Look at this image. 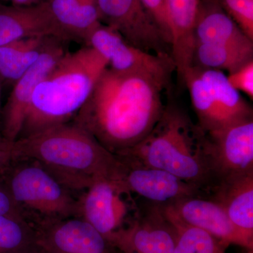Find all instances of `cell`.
<instances>
[{"label": "cell", "instance_id": "23", "mask_svg": "<svg viewBox=\"0 0 253 253\" xmlns=\"http://www.w3.org/2000/svg\"><path fill=\"white\" fill-rule=\"evenodd\" d=\"M183 84L186 86L189 91L191 104L200 127L206 132L225 127L212 91L201 76L199 67L192 66L186 71Z\"/></svg>", "mask_w": 253, "mask_h": 253}, {"label": "cell", "instance_id": "10", "mask_svg": "<svg viewBox=\"0 0 253 253\" xmlns=\"http://www.w3.org/2000/svg\"><path fill=\"white\" fill-rule=\"evenodd\" d=\"M176 238L175 226L163 206L149 203L136 219L109 240L116 253H174Z\"/></svg>", "mask_w": 253, "mask_h": 253}, {"label": "cell", "instance_id": "32", "mask_svg": "<svg viewBox=\"0 0 253 253\" xmlns=\"http://www.w3.org/2000/svg\"><path fill=\"white\" fill-rule=\"evenodd\" d=\"M30 253H49L47 252H46L45 251H44L42 249H41V247H38V249L35 250V251H33V252Z\"/></svg>", "mask_w": 253, "mask_h": 253}, {"label": "cell", "instance_id": "17", "mask_svg": "<svg viewBox=\"0 0 253 253\" xmlns=\"http://www.w3.org/2000/svg\"><path fill=\"white\" fill-rule=\"evenodd\" d=\"M195 44L247 45L253 40L241 31L219 0H199L194 26Z\"/></svg>", "mask_w": 253, "mask_h": 253}, {"label": "cell", "instance_id": "25", "mask_svg": "<svg viewBox=\"0 0 253 253\" xmlns=\"http://www.w3.org/2000/svg\"><path fill=\"white\" fill-rule=\"evenodd\" d=\"M175 226L177 238L174 253H226L228 246L204 230L184 224L163 206Z\"/></svg>", "mask_w": 253, "mask_h": 253}, {"label": "cell", "instance_id": "33", "mask_svg": "<svg viewBox=\"0 0 253 253\" xmlns=\"http://www.w3.org/2000/svg\"><path fill=\"white\" fill-rule=\"evenodd\" d=\"M1 81L0 79V105H1Z\"/></svg>", "mask_w": 253, "mask_h": 253}, {"label": "cell", "instance_id": "30", "mask_svg": "<svg viewBox=\"0 0 253 253\" xmlns=\"http://www.w3.org/2000/svg\"><path fill=\"white\" fill-rule=\"evenodd\" d=\"M13 144L0 134V170L13 161Z\"/></svg>", "mask_w": 253, "mask_h": 253}, {"label": "cell", "instance_id": "35", "mask_svg": "<svg viewBox=\"0 0 253 253\" xmlns=\"http://www.w3.org/2000/svg\"><path fill=\"white\" fill-rule=\"evenodd\" d=\"M0 1H7V0H0Z\"/></svg>", "mask_w": 253, "mask_h": 253}, {"label": "cell", "instance_id": "26", "mask_svg": "<svg viewBox=\"0 0 253 253\" xmlns=\"http://www.w3.org/2000/svg\"><path fill=\"white\" fill-rule=\"evenodd\" d=\"M226 13L253 41V0H219Z\"/></svg>", "mask_w": 253, "mask_h": 253}, {"label": "cell", "instance_id": "24", "mask_svg": "<svg viewBox=\"0 0 253 253\" xmlns=\"http://www.w3.org/2000/svg\"><path fill=\"white\" fill-rule=\"evenodd\" d=\"M38 247L36 228L24 217L0 215V253H30Z\"/></svg>", "mask_w": 253, "mask_h": 253}, {"label": "cell", "instance_id": "3", "mask_svg": "<svg viewBox=\"0 0 253 253\" xmlns=\"http://www.w3.org/2000/svg\"><path fill=\"white\" fill-rule=\"evenodd\" d=\"M14 160H33L66 187L85 189L98 178H116L119 163L116 155L82 126L71 122L14 141Z\"/></svg>", "mask_w": 253, "mask_h": 253}, {"label": "cell", "instance_id": "7", "mask_svg": "<svg viewBox=\"0 0 253 253\" xmlns=\"http://www.w3.org/2000/svg\"><path fill=\"white\" fill-rule=\"evenodd\" d=\"M97 6L101 23L118 32L131 45L172 58L170 44L141 0H97Z\"/></svg>", "mask_w": 253, "mask_h": 253}, {"label": "cell", "instance_id": "16", "mask_svg": "<svg viewBox=\"0 0 253 253\" xmlns=\"http://www.w3.org/2000/svg\"><path fill=\"white\" fill-rule=\"evenodd\" d=\"M170 29L172 58L178 79L193 66L194 26L199 0H165Z\"/></svg>", "mask_w": 253, "mask_h": 253}, {"label": "cell", "instance_id": "22", "mask_svg": "<svg viewBox=\"0 0 253 253\" xmlns=\"http://www.w3.org/2000/svg\"><path fill=\"white\" fill-rule=\"evenodd\" d=\"M253 59V44H195L193 66L231 73Z\"/></svg>", "mask_w": 253, "mask_h": 253}, {"label": "cell", "instance_id": "5", "mask_svg": "<svg viewBox=\"0 0 253 253\" xmlns=\"http://www.w3.org/2000/svg\"><path fill=\"white\" fill-rule=\"evenodd\" d=\"M35 163L18 168L10 180L8 191L18 208L21 211L27 208L44 219L37 228L79 216V201L73 199L67 187L47 169Z\"/></svg>", "mask_w": 253, "mask_h": 253}, {"label": "cell", "instance_id": "2", "mask_svg": "<svg viewBox=\"0 0 253 253\" xmlns=\"http://www.w3.org/2000/svg\"><path fill=\"white\" fill-rule=\"evenodd\" d=\"M121 155L174 174L201 190L206 198L218 185L207 132L172 103L165 106L148 136Z\"/></svg>", "mask_w": 253, "mask_h": 253}, {"label": "cell", "instance_id": "28", "mask_svg": "<svg viewBox=\"0 0 253 253\" xmlns=\"http://www.w3.org/2000/svg\"><path fill=\"white\" fill-rule=\"evenodd\" d=\"M171 46L170 29L165 0H141Z\"/></svg>", "mask_w": 253, "mask_h": 253}, {"label": "cell", "instance_id": "15", "mask_svg": "<svg viewBox=\"0 0 253 253\" xmlns=\"http://www.w3.org/2000/svg\"><path fill=\"white\" fill-rule=\"evenodd\" d=\"M33 37H54L68 42L46 0L25 6L0 3V46Z\"/></svg>", "mask_w": 253, "mask_h": 253}, {"label": "cell", "instance_id": "13", "mask_svg": "<svg viewBox=\"0 0 253 253\" xmlns=\"http://www.w3.org/2000/svg\"><path fill=\"white\" fill-rule=\"evenodd\" d=\"M37 243L49 253H116L109 240L81 217L37 228Z\"/></svg>", "mask_w": 253, "mask_h": 253}, {"label": "cell", "instance_id": "9", "mask_svg": "<svg viewBox=\"0 0 253 253\" xmlns=\"http://www.w3.org/2000/svg\"><path fill=\"white\" fill-rule=\"evenodd\" d=\"M86 46L107 61L108 67L118 73H141L170 83L175 71L171 57H164L131 45L118 32L101 23L91 33Z\"/></svg>", "mask_w": 253, "mask_h": 253}, {"label": "cell", "instance_id": "14", "mask_svg": "<svg viewBox=\"0 0 253 253\" xmlns=\"http://www.w3.org/2000/svg\"><path fill=\"white\" fill-rule=\"evenodd\" d=\"M163 206L184 224L206 231L228 247L235 245L253 249V239L236 228L220 205L212 200L194 196Z\"/></svg>", "mask_w": 253, "mask_h": 253}, {"label": "cell", "instance_id": "12", "mask_svg": "<svg viewBox=\"0 0 253 253\" xmlns=\"http://www.w3.org/2000/svg\"><path fill=\"white\" fill-rule=\"evenodd\" d=\"M68 42L54 38L40 59L14 84L2 113V132L8 141L17 140L37 86L67 52Z\"/></svg>", "mask_w": 253, "mask_h": 253}, {"label": "cell", "instance_id": "8", "mask_svg": "<svg viewBox=\"0 0 253 253\" xmlns=\"http://www.w3.org/2000/svg\"><path fill=\"white\" fill-rule=\"evenodd\" d=\"M117 156V179L131 194L140 196L150 204L169 206L186 198H206L196 186L167 171L148 166L126 155Z\"/></svg>", "mask_w": 253, "mask_h": 253}, {"label": "cell", "instance_id": "1", "mask_svg": "<svg viewBox=\"0 0 253 253\" xmlns=\"http://www.w3.org/2000/svg\"><path fill=\"white\" fill-rule=\"evenodd\" d=\"M169 82L141 73H118L107 67L73 123L103 147L121 155L140 143L162 115L163 91Z\"/></svg>", "mask_w": 253, "mask_h": 253}, {"label": "cell", "instance_id": "27", "mask_svg": "<svg viewBox=\"0 0 253 253\" xmlns=\"http://www.w3.org/2000/svg\"><path fill=\"white\" fill-rule=\"evenodd\" d=\"M231 86L253 99V59L227 76Z\"/></svg>", "mask_w": 253, "mask_h": 253}, {"label": "cell", "instance_id": "18", "mask_svg": "<svg viewBox=\"0 0 253 253\" xmlns=\"http://www.w3.org/2000/svg\"><path fill=\"white\" fill-rule=\"evenodd\" d=\"M208 199L220 205L236 227L253 239V172L221 181Z\"/></svg>", "mask_w": 253, "mask_h": 253}, {"label": "cell", "instance_id": "4", "mask_svg": "<svg viewBox=\"0 0 253 253\" xmlns=\"http://www.w3.org/2000/svg\"><path fill=\"white\" fill-rule=\"evenodd\" d=\"M107 67L91 46L68 51L37 86L18 139L70 122Z\"/></svg>", "mask_w": 253, "mask_h": 253}, {"label": "cell", "instance_id": "6", "mask_svg": "<svg viewBox=\"0 0 253 253\" xmlns=\"http://www.w3.org/2000/svg\"><path fill=\"white\" fill-rule=\"evenodd\" d=\"M132 194L116 178H98L79 201L80 215L109 239L140 214Z\"/></svg>", "mask_w": 253, "mask_h": 253}, {"label": "cell", "instance_id": "20", "mask_svg": "<svg viewBox=\"0 0 253 253\" xmlns=\"http://www.w3.org/2000/svg\"><path fill=\"white\" fill-rule=\"evenodd\" d=\"M54 37L24 38L0 46V79L14 84L31 68Z\"/></svg>", "mask_w": 253, "mask_h": 253}, {"label": "cell", "instance_id": "19", "mask_svg": "<svg viewBox=\"0 0 253 253\" xmlns=\"http://www.w3.org/2000/svg\"><path fill=\"white\" fill-rule=\"evenodd\" d=\"M68 42L86 44L91 33L101 24L97 0H46Z\"/></svg>", "mask_w": 253, "mask_h": 253}, {"label": "cell", "instance_id": "11", "mask_svg": "<svg viewBox=\"0 0 253 253\" xmlns=\"http://www.w3.org/2000/svg\"><path fill=\"white\" fill-rule=\"evenodd\" d=\"M207 134L218 184L253 172V118Z\"/></svg>", "mask_w": 253, "mask_h": 253}, {"label": "cell", "instance_id": "29", "mask_svg": "<svg viewBox=\"0 0 253 253\" xmlns=\"http://www.w3.org/2000/svg\"><path fill=\"white\" fill-rule=\"evenodd\" d=\"M0 215L22 216L23 213L18 208L9 191L0 187Z\"/></svg>", "mask_w": 253, "mask_h": 253}, {"label": "cell", "instance_id": "21", "mask_svg": "<svg viewBox=\"0 0 253 253\" xmlns=\"http://www.w3.org/2000/svg\"><path fill=\"white\" fill-rule=\"evenodd\" d=\"M199 68L201 76L212 91L224 126L253 118L251 105L231 86L225 73L217 70Z\"/></svg>", "mask_w": 253, "mask_h": 253}, {"label": "cell", "instance_id": "31", "mask_svg": "<svg viewBox=\"0 0 253 253\" xmlns=\"http://www.w3.org/2000/svg\"><path fill=\"white\" fill-rule=\"evenodd\" d=\"M43 1H45V0H7V1H9L12 5L22 6H31V5L39 4Z\"/></svg>", "mask_w": 253, "mask_h": 253}, {"label": "cell", "instance_id": "34", "mask_svg": "<svg viewBox=\"0 0 253 253\" xmlns=\"http://www.w3.org/2000/svg\"><path fill=\"white\" fill-rule=\"evenodd\" d=\"M245 253H253V250H247V251H246Z\"/></svg>", "mask_w": 253, "mask_h": 253}]
</instances>
